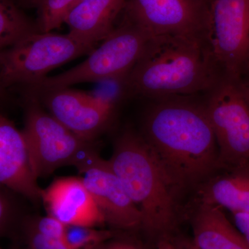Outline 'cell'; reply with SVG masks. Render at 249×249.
I'll return each instance as SVG.
<instances>
[{
	"label": "cell",
	"instance_id": "cell-1",
	"mask_svg": "<svg viewBox=\"0 0 249 249\" xmlns=\"http://www.w3.org/2000/svg\"><path fill=\"white\" fill-rule=\"evenodd\" d=\"M194 97L152 101L141 133L181 193L199 188L219 169L213 130L203 101Z\"/></svg>",
	"mask_w": 249,
	"mask_h": 249
},
{
	"label": "cell",
	"instance_id": "cell-2",
	"mask_svg": "<svg viewBox=\"0 0 249 249\" xmlns=\"http://www.w3.org/2000/svg\"><path fill=\"white\" fill-rule=\"evenodd\" d=\"M207 45L178 36H155L125 80L127 93L150 98L207 92L222 77Z\"/></svg>",
	"mask_w": 249,
	"mask_h": 249
},
{
	"label": "cell",
	"instance_id": "cell-3",
	"mask_svg": "<svg viewBox=\"0 0 249 249\" xmlns=\"http://www.w3.org/2000/svg\"><path fill=\"white\" fill-rule=\"evenodd\" d=\"M111 169L142 214V229L157 242L173 237L178 221V191L141 134L127 129L116 139Z\"/></svg>",
	"mask_w": 249,
	"mask_h": 249
},
{
	"label": "cell",
	"instance_id": "cell-4",
	"mask_svg": "<svg viewBox=\"0 0 249 249\" xmlns=\"http://www.w3.org/2000/svg\"><path fill=\"white\" fill-rule=\"evenodd\" d=\"M151 36L125 14L107 38L76 67L30 87L36 92L90 82L124 80L142 58Z\"/></svg>",
	"mask_w": 249,
	"mask_h": 249
},
{
	"label": "cell",
	"instance_id": "cell-5",
	"mask_svg": "<svg viewBox=\"0 0 249 249\" xmlns=\"http://www.w3.org/2000/svg\"><path fill=\"white\" fill-rule=\"evenodd\" d=\"M96 48L70 35L37 31L0 54V81L6 88L33 86L49 72Z\"/></svg>",
	"mask_w": 249,
	"mask_h": 249
},
{
	"label": "cell",
	"instance_id": "cell-6",
	"mask_svg": "<svg viewBox=\"0 0 249 249\" xmlns=\"http://www.w3.org/2000/svg\"><path fill=\"white\" fill-rule=\"evenodd\" d=\"M36 178H47L63 166H76L94 148L44 110L37 97L28 98L22 131Z\"/></svg>",
	"mask_w": 249,
	"mask_h": 249
},
{
	"label": "cell",
	"instance_id": "cell-7",
	"mask_svg": "<svg viewBox=\"0 0 249 249\" xmlns=\"http://www.w3.org/2000/svg\"><path fill=\"white\" fill-rule=\"evenodd\" d=\"M204 95L219 150V169L249 163V103L237 80L222 76Z\"/></svg>",
	"mask_w": 249,
	"mask_h": 249
},
{
	"label": "cell",
	"instance_id": "cell-8",
	"mask_svg": "<svg viewBox=\"0 0 249 249\" xmlns=\"http://www.w3.org/2000/svg\"><path fill=\"white\" fill-rule=\"evenodd\" d=\"M106 83L101 93L94 94L70 88L41 93L51 115L80 139L93 142L109 125L118 103L127 93L124 80Z\"/></svg>",
	"mask_w": 249,
	"mask_h": 249
},
{
	"label": "cell",
	"instance_id": "cell-9",
	"mask_svg": "<svg viewBox=\"0 0 249 249\" xmlns=\"http://www.w3.org/2000/svg\"><path fill=\"white\" fill-rule=\"evenodd\" d=\"M209 0H127L124 14L151 37L178 36L208 45Z\"/></svg>",
	"mask_w": 249,
	"mask_h": 249
},
{
	"label": "cell",
	"instance_id": "cell-10",
	"mask_svg": "<svg viewBox=\"0 0 249 249\" xmlns=\"http://www.w3.org/2000/svg\"><path fill=\"white\" fill-rule=\"evenodd\" d=\"M207 42L221 75L237 79L249 65V0H213Z\"/></svg>",
	"mask_w": 249,
	"mask_h": 249
},
{
	"label": "cell",
	"instance_id": "cell-11",
	"mask_svg": "<svg viewBox=\"0 0 249 249\" xmlns=\"http://www.w3.org/2000/svg\"><path fill=\"white\" fill-rule=\"evenodd\" d=\"M75 167L102 213L106 224L124 231L142 229V214L107 160L101 158L93 148Z\"/></svg>",
	"mask_w": 249,
	"mask_h": 249
},
{
	"label": "cell",
	"instance_id": "cell-12",
	"mask_svg": "<svg viewBox=\"0 0 249 249\" xmlns=\"http://www.w3.org/2000/svg\"><path fill=\"white\" fill-rule=\"evenodd\" d=\"M0 186L32 201L41 199L42 190L31 168L22 131L0 113Z\"/></svg>",
	"mask_w": 249,
	"mask_h": 249
},
{
	"label": "cell",
	"instance_id": "cell-13",
	"mask_svg": "<svg viewBox=\"0 0 249 249\" xmlns=\"http://www.w3.org/2000/svg\"><path fill=\"white\" fill-rule=\"evenodd\" d=\"M41 199L48 214L65 225L96 227L106 224L102 213L80 178L55 179L42 190Z\"/></svg>",
	"mask_w": 249,
	"mask_h": 249
},
{
	"label": "cell",
	"instance_id": "cell-14",
	"mask_svg": "<svg viewBox=\"0 0 249 249\" xmlns=\"http://www.w3.org/2000/svg\"><path fill=\"white\" fill-rule=\"evenodd\" d=\"M127 3V0H84L69 13L64 24L70 35L96 47L115 29Z\"/></svg>",
	"mask_w": 249,
	"mask_h": 249
},
{
	"label": "cell",
	"instance_id": "cell-15",
	"mask_svg": "<svg viewBox=\"0 0 249 249\" xmlns=\"http://www.w3.org/2000/svg\"><path fill=\"white\" fill-rule=\"evenodd\" d=\"M199 202L249 213V163L220 168L198 188Z\"/></svg>",
	"mask_w": 249,
	"mask_h": 249
},
{
	"label": "cell",
	"instance_id": "cell-16",
	"mask_svg": "<svg viewBox=\"0 0 249 249\" xmlns=\"http://www.w3.org/2000/svg\"><path fill=\"white\" fill-rule=\"evenodd\" d=\"M193 244L199 249H249L222 208L199 202L192 213Z\"/></svg>",
	"mask_w": 249,
	"mask_h": 249
},
{
	"label": "cell",
	"instance_id": "cell-17",
	"mask_svg": "<svg viewBox=\"0 0 249 249\" xmlns=\"http://www.w3.org/2000/svg\"><path fill=\"white\" fill-rule=\"evenodd\" d=\"M37 31L13 0H0V54Z\"/></svg>",
	"mask_w": 249,
	"mask_h": 249
},
{
	"label": "cell",
	"instance_id": "cell-18",
	"mask_svg": "<svg viewBox=\"0 0 249 249\" xmlns=\"http://www.w3.org/2000/svg\"><path fill=\"white\" fill-rule=\"evenodd\" d=\"M35 8L40 32H52L64 24L65 18L73 8L84 0H25Z\"/></svg>",
	"mask_w": 249,
	"mask_h": 249
},
{
	"label": "cell",
	"instance_id": "cell-19",
	"mask_svg": "<svg viewBox=\"0 0 249 249\" xmlns=\"http://www.w3.org/2000/svg\"><path fill=\"white\" fill-rule=\"evenodd\" d=\"M114 237L111 231L86 226H67L65 241L71 249H89Z\"/></svg>",
	"mask_w": 249,
	"mask_h": 249
},
{
	"label": "cell",
	"instance_id": "cell-20",
	"mask_svg": "<svg viewBox=\"0 0 249 249\" xmlns=\"http://www.w3.org/2000/svg\"><path fill=\"white\" fill-rule=\"evenodd\" d=\"M11 193H14L0 186V236L9 233L19 219L18 207Z\"/></svg>",
	"mask_w": 249,
	"mask_h": 249
},
{
	"label": "cell",
	"instance_id": "cell-21",
	"mask_svg": "<svg viewBox=\"0 0 249 249\" xmlns=\"http://www.w3.org/2000/svg\"><path fill=\"white\" fill-rule=\"evenodd\" d=\"M22 224L46 237L65 240L67 225L50 214L27 219L23 221Z\"/></svg>",
	"mask_w": 249,
	"mask_h": 249
},
{
	"label": "cell",
	"instance_id": "cell-22",
	"mask_svg": "<svg viewBox=\"0 0 249 249\" xmlns=\"http://www.w3.org/2000/svg\"><path fill=\"white\" fill-rule=\"evenodd\" d=\"M22 232L27 247L30 249H71L64 240L50 238L41 235L22 224Z\"/></svg>",
	"mask_w": 249,
	"mask_h": 249
},
{
	"label": "cell",
	"instance_id": "cell-23",
	"mask_svg": "<svg viewBox=\"0 0 249 249\" xmlns=\"http://www.w3.org/2000/svg\"><path fill=\"white\" fill-rule=\"evenodd\" d=\"M89 249H144L142 245L127 239H110Z\"/></svg>",
	"mask_w": 249,
	"mask_h": 249
},
{
	"label": "cell",
	"instance_id": "cell-24",
	"mask_svg": "<svg viewBox=\"0 0 249 249\" xmlns=\"http://www.w3.org/2000/svg\"><path fill=\"white\" fill-rule=\"evenodd\" d=\"M236 229L243 236L249 247V213H232Z\"/></svg>",
	"mask_w": 249,
	"mask_h": 249
},
{
	"label": "cell",
	"instance_id": "cell-25",
	"mask_svg": "<svg viewBox=\"0 0 249 249\" xmlns=\"http://www.w3.org/2000/svg\"><path fill=\"white\" fill-rule=\"evenodd\" d=\"M237 80L241 90L249 103V65L241 73Z\"/></svg>",
	"mask_w": 249,
	"mask_h": 249
},
{
	"label": "cell",
	"instance_id": "cell-26",
	"mask_svg": "<svg viewBox=\"0 0 249 249\" xmlns=\"http://www.w3.org/2000/svg\"><path fill=\"white\" fill-rule=\"evenodd\" d=\"M155 249H181L178 240L173 237L163 239L157 242Z\"/></svg>",
	"mask_w": 249,
	"mask_h": 249
},
{
	"label": "cell",
	"instance_id": "cell-27",
	"mask_svg": "<svg viewBox=\"0 0 249 249\" xmlns=\"http://www.w3.org/2000/svg\"><path fill=\"white\" fill-rule=\"evenodd\" d=\"M181 249H199L193 244L192 240H180L178 241Z\"/></svg>",
	"mask_w": 249,
	"mask_h": 249
},
{
	"label": "cell",
	"instance_id": "cell-28",
	"mask_svg": "<svg viewBox=\"0 0 249 249\" xmlns=\"http://www.w3.org/2000/svg\"><path fill=\"white\" fill-rule=\"evenodd\" d=\"M4 87L3 86L2 84H1V81H0V97H1V96H2L3 93H4Z\"/></svg>",
	"mask_w": 249,
	"mask_h": 249
},
{
	"label": "cell",
	"instance_id": "cell-29",
	"mask_svg": "<svg viewBox=\"0 0 249 249\" xmlns=\"http://www.w3.org/2000/svg\"><path fill=\"white\" fill-rule=\"evenodd\" d=\"M29 249V248H28V247H27V248H26V249Z\"/></svg>",
	"mask_w": 249,
	"mask_h": 249
},
{
	"label": "cell",
	"instance_id": "cell-30",
	"mask_svg": "<svg viewBox=\"0 0 249 249\" xmlns=\"http://www.w3.org/2000/svg\"><path fill=\"white\" fill-rule=\"evenodd\" d=\"M209 1H213V0H209Z\"/></svg>",
	"mask_w": 249,
	"mask_h": 249
},
{
	"label": "cell",
	"instance_id": "cell-31",
	"mask_svg": "<svg viewBox=\"0 0 249 249\" xmlns=\"http://www.w3.org/2000/svg\"><path fill=\"white\" fill-rule=\"evenodd\" d=\"M24 1H25V0H24Z\"/></svg>",
	"mask_w": 249,
	"mask_h": 249
},
{
	"label": "cell",
	"instance_id": "cell-32",
	"mask_svg": "<svg viewBox=\"0 0 249 249\" xmlns=\"http://www.w3.org/2000/svg\"></svg>",
	"mask_w": 249,
	"mask_h": 249
}]
</instances>
